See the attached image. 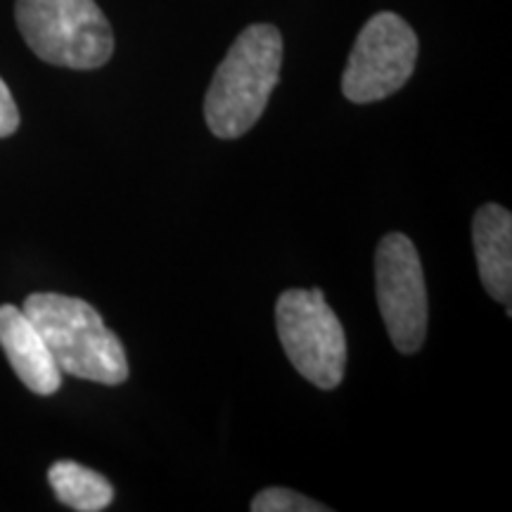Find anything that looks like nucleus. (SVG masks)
<instances>
[{"instance_id": "obj_1", "label": "nucleus", "mask_w": 512, "mask_h": 512, "mask_svg": "<svg viewBox=\"0 0 512 512\" xmlns=\"http://www.w3.org/2000/svg\"><path fill=\"white\" fill-rule=\"evenodd\" d=\"M283 36L271 24H252L235 38L204 98V119L221 140H235L264 114L278 86Z\"/></svg>"}, {"instance_id": "obj_4", "label": "nucleus", "mask_w": 512, "mask_h": 512, "mask_svg": "<svg viewBox=\"0 0 512 512\" xmlns=\"http://www.w3.org/2000/svg\"><path fill=\"white\" fill-rule=\"evenodd\" d=\"M275 328L287 358L318 389H335L347 370V335L320 290H285Z\"/></svg>"}, {"instance_id": "obj_10", "label": "nucleus", "mask_w": 512, "mask_h": 512, "mask_svg": "<svg viewBox=\"0 0 512 512\" xmlns=\"http://www.w3.org/2000/svg\"><path fill=\"white\" fill-rule=\"evenodd\" d=\"M254 512H328V505L313 501L309 496L297 494L292 489H283V486H271L264 489L261 494L254 496L252 501Z\"/></svg>"}, {"instance_id": "obj_2", "label": "nucleus", "mask_w": 512, "mask_h": 512, "mask_svg": "<svg viewBox=\"0 0 512 512\" xmlns=\"http://www.w3.org/2000/svg\"><path fill=\"white\" fill-rule=\"evenodd\" d=\"M22 311L41 330L62 373L107 387L128 380L124 344L88 302L57 292H34L24 299Z\"/></svg>"}, {"instance_id": "obj_6", "label": "nucleus", "mask_w": 512, "mask_h": 512, "mask_svg": "<svg viewBox=\"0 0 512 512\" xmlns=\"http://www.w3.org/2000/svg\"><path fill=\"white\" fill-rule=\"evenodd\" d=\"M377 304L401 354H415L427 335V287L420 254L403 233L384 235L375 254Z\"/></svg>"}, {"instance_id": "obj_8", "label": "nucleus", "mask_w": 512, "mask_h": 512, "mask_svg": "<svg viewBox=\"0 0 512 512\" xmlns=\"http://www.w3.org/2000/svg\"><path fill=\"white\" fill-rule=\"evenodd\" d=\"M479 278L486 292L505 306L512 294V214L501 204H484L472 221Z\"/></svg>"}, {"instance_id": "obj_7", "label": "nucleus", "mask_w": 512, "mask_h": 512, "mask_svg": "<svg viewBox=\"0 0 512 512\" xmlns=\"http://www.w3.org/2000/svg\"><path fill=\"white\" fill-rule=\"evenodd\" d=\"M0 347L24 387L34 394L50 396L62 387V370L57 368L41 330L12 304L0 306Z\"/></svg>"}, {"instance_id": "obj_9", "label": "nucleus", "mask_w": 512, "mask_h": 512, "mask_svg": "<svg viewBox=\"0 0 512 512\" xmlns=\"http://www.w3.org/2000/svg\"><path fill=\"white\" fill-rule=\"evenodd\" d=\"M48 482L53 486L57 501L76 512H100L110 508L114 489L100 472L91 467L60 460L48 470Z\"/></svg>"}, {"instance_id": "obj_5", "label": "nucleus", "mask_w": 512, "mask_h": 512, "mask_svg": "<svg viewBox=\"0 0 512 512\" xmlns=\"http://www.w3.org/2000/svg\"><path fill=\"white\" fill-rule=\"evenodd\" d=\"M418 62V36L394 12H377L358 34L342 76L344 98L368 105L406 86Z\"/></svg>"}, {"instance_id": "obj_3", "label": "nucleus", "mask_w": 512, "mask_h": 512, "mask_svg": "<svg viewBox=\"0 0 512 512\" xmlns=\"http://www.w3.org/2000/svg\"><path fill=\"white\" fill-rule=\"evenodd\" d=\"M17 27L43 62L98 69L110 62L114 34L95 0H17Z\"/></svg>"}, {"instance_id": "obj_11", "label": "nucleus", "mask_w": 512, "mask_h": 512, "mask_svg": "<svg viewBox=\"0 0 512 512\" xmlns=\"http://www.w3.org/2000/svg\"><path fill=\"white\" fill-rule=\"evenodd\" d=\"M19 128V110L12 98L10 88L0 79V138L12 136Z\"/></svg>"}]
</instances>
